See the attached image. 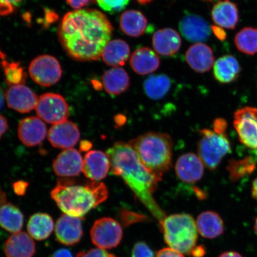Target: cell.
Wrapping results in <instances>:
<instances>
[{
	"mask_svg": "<svg viewBox=\"0 0 257 257\" xmlns=\"http://www.w3.org/2000/svg\"><path fill=\"white\" fill-rule=\"evenodd\" d=\"M133 257H154V252L147 244L143 242H137L134 245L133 253Z\"/></svg>",
	"mask_w": 257,
	"mask_h": 257,
	"instance_id": "d590c367",
	"label": "cell"
},
{
	"mask_svg": "<svg viewBox=\"0 0 257 257\" xmlns=\"http://www.w3.org/2000/svg\"><path fill=\"white\" fill-rule=\"evenodd\" d=\"M227 123L226 120L222 118H218L214 120L213 128L215 133L219 134H226Z\"/></svg>",
	"mask_w": 257,
	"mask_h": 257,
	"instance_id": "f35d334b",
	"label": "cell"
},
{
	"mask_svg": "<svg viewBox=\"0 0 257 257\" xmlns=\"http://www.w3.org/2000/svg\"><path fill=\"white\" fill-rule=\"evenodd\" d=\"M234 43L240 52L252 56L257 53V29L245 27L234 38Z\"/></svg>",
	"mask_w": 257,
	"mask_h": 257,
	"instance_id": "1f68e13d",
	"label": "cell"
},
{
	"mask_svg": "<svg viewBox=\"0 0 257 257\" xmlns=\"http://www.w3.org/2000/svg\"><path fill=\"white\" fill-rule=\"evenodd\" d=\"M119 28L121 32L128 37H139L147 31V19L140 11L128 10L121 15Z\"/></svg>",
	"mask_w": 257,
	"mask_h": 257,
	"instance_id": "d4e9b609",
	"label": "cell"
},
{
	"mask_svg": "<svg viewBox=\"0 0 257 257\" xmlns=\"http://www.w3.org/2000/svg\"><path fill=\"white\" fill-rule=\"evenodd\" d=\"M256 168V162L253 157L247 156L242 159L230 160L226 169L231 181L236 182L251 175Z\"/></svg>",
	"mask_w": 257,
	"mask_h": 257,
	"instance_id": "d6a6232c",
	"label": "cell"
},
{
	"mask_svg": "<svg viewBox=\"0 0 257 257\" xmlns=\"http://www.w3.org/2000/svg\"><path fill=\"white\" fill-rule=\"evenodd\" d=\"M9 108L22 113H27L36 108L38 98L30 88L23 84L14 85L5 94Z\"/></svg>",
	"mask_w": 257,
	"mask_h": 257,
	"instance_id": "5bb4252c",
	"label": "cell"
},
{
	"mask_svg": "<svg viewBox=\"0 0 257 257\" xmlns=\"http://www.w3.org/2000/svg\"><path fill=\"white\" fill-rule=\"evenodd\" d=\"M92 0H66L67 4L73 9L79 10L88 6Z\"/></svg>",
	"mask_w": 257,
	"mask_h": 257,
	"instance_id": "60d3db41",
	"label": "cell"
},
{
	"mask_svg": "<svg viewBox=\"0 0 257 257\" xmlns=\"http://www.w3.org/2000/svg\"><path fill=\"white\" fill-rule=\"evenodd\" d=\"M153 46L157 53L164 57H172L181 48V38L175 30L165 28L157 31L153 37Z\"/></svg>",
	"mask_w": 257,
	"mask_h": 257,
	"instance_id": "ffe728a7",
	"label": "cell"
},
{
	"mask_svg": "<svg viewBox=\"0 0 257 257\" xmlns=\"http://www.w3.org/2000/svg\"><path fill=\"white\" fill-rule=\"evenodd\" d=\"M72 181L59 180L51 192V198L64 214L82 218L107 200L108 192L103 183L91 181L77 185Z\"/></svg>",
	"mask_w": 257,
	"mask_h": 257,
	"instance_id": "3957f363",
	"label": "cell"
},
{
	"mask_svg": "<svg viewBox=\"0 0 257 257\" xmlns=\"http://www.w3.org/2000/svg\"><path fill=\"white\" fill-rule=\"evenodd\" d=\"M6 257H33L36 245L30 234L25 232L12 234L6 240L4 246Z\"/></svg>",
	"mask_w": 257,
	"mask_h": 257,
	"instance_id": "44dd1931",
	"label": "cell"
},
{
	"mask_svg": "<svg viewBox=\"0 0 257 257\" xmlns=\"http://www.w3.org/2000/svg\"><path fill=\"white\" fill-rule=\"evenodd\" d=\"M211 14L215 24L228 30H234L239 20L238 8L229 0L217 2L212 8Z\"/></svg>",
	"mask_w": 257,
	"mask_h": 257,
	"instance_id": "7402d4cb",
	"label": "cell"
},
{
	"mask_svg": "<svg viewBox=\"0 0 257 257\" xmlns=\"http://www.w3.org/2000/svg\"><path fill=\"white\" fill-rule=\"evenodd\" d=\"M160 60L158 56L148 47L138 48L132 54L130 64L134 71L140 75H146L159 69Z\"/></svg>",
	"mask_w": 257,
	"mask_h": 257,
	"instance_id": "603a6c76",
	"label": "cell"
},
{
	"mask_svg": "<svg viewBox=\"0 0 257 257\" xmlns=\"http://www.w3.org/2000/svg\"><path fill=\"white\" fill-rule=\"evenodd\" d=\"M179 28L182 36L192 43L207 41L212 32L208 22L195 14L185 15L180 21Z\"/></svg>",
	"mask_w": 257,
	"mask_h": 257,
	"instance_id": "4fadbf2b",
	"label": "cell"
},
{
	"mask_svg": "<svg viewBox=\"0 0 257 257\" xmlns=\"http://www.w3.org/2000/svg\"><path fill=\"white\" fill-rule=\"evenodd\" d=\"M82 218L62 214L55 226V235L58 242L66 246L79 243L83 234Z\"/></svg>",
	"mask_w": 257,
	"mask_h": 257,
	"instance_id": "8fae6325",
	"label": "cell"
},
{
	"mask_svg": "<svg viewBox=\"0 0 257 257\" xmlns=\"http://www.w3.org/2000/svg\"><path fill=\"white\" fill-rule=\"evenodd\" d=\"M4 93H3V89L1 88V86H0V110L3 108V105H4Z\"/></svg>",
	"mask_w": 257,
	"mask_h": 257,
	"instance_id": "681fc988",
	"label": "cell"
},
{
	"mask_svg": "<svg viewBox=\"0 0 257 257\" xmlns=\"http://www.w3.org/2000/svg\"><path fill=\"white\" fill-rule=\"evenodd\" d=\"M200 133L198 156L208 169H216L221 160L232 150L230 141L226 134H217L208 128H203Z\"/></svg>",
	"mask_w": 257,
	"mask_h": 257,
	"instance_id": "8992f818",
	"label": "cell"
},
{
	"mask_svg": "<svg viewBox=\"0 0 257 257\" xmlns=\"http://www.w3.org/2000/svg\"><path fill=\"white\" fill-rule=\"evenodd\" d=\"M54 229L53 218L46 213H38L32 215L27 224L29 234L32 238L37 240H44L48 238Z\"/></svg>",
	"mask_w": 257,
	"mask_h": 257,
	"instance_id": "f1b7e54d",
	"label": "cell"
},
{
	"mask_svg": "<svg viewBox=\"0 0 257 257\" xmlns=\"http://www.w3.org/2000/svg\"><path fill=\"white\" fill-rule=\"evenodd\" d=\"M205 253H206V250L203 245L196 246L192 250L190 255L194 257H204Z\"/></svg>",
	"mask_w": 257,
	"mask_h": 257,
	"instance_id": "ee69618b",
	"label": "cell"
},
{
	"mask_svg": "<svg viewBox=\"0 0 257 257\" xmlns=\"http://www.w3.org/2000/svg\"><path fill=\"white\" fill-rule=\"evenodd\" d=\"M105 91L112 96H118L126 91L130 86V77L121 67H113L102 76Z\"/></svg>",
	"mask_w": 257,
	"mask_h": 257,
	"instance_id": "484cf974",
	"label": "cell"
},
{
	"mask_svg": "<svg viewBox=\"0 0 257 257\" xmlns=\"http://www.w3.org/2000/svg\"><path fill=\"white\" fill-rule=\"evenodd\" d=\"M47 134L46 124L40 117L32 116L25 118L19 124V140L28 147L36 146L43 143Z\"/></svg>",
	"mask_w": 257,
	"mask_h": 257,
	"instance_id": "e0dca14e",
	"label": "cell"
},
{
	"mask_svg": "<svg viewBox=\"0 0 257 257\" xmlns=\"http://www.w3.org/2000/svg\"><path fill=\"white\" fill-rule=\"evenodd\" d=\"M112 28L103 13L95 9L75 10L64 16L58 37L67 54L80 62L100 59L111 39Z\"/></svg>",
	"mask_w": 257,
	"mask_h": 257,
	"instance_id": "6da1fadb",
	"label": "cell"
},
{
	"mask_svg": "<svg viewBox=\"0 0 257 257\" xmlns=\"http://www.w3.org/2000/svg\"><path fill=\"white\" fill-rule=\"evenodd\" d=\"M80 131L73 122L66 120L54 124L48 133V139L54 147L68 150L75 146L80 139Z\"/></svg>",
	"mask_w": 257,
	"mask_h": 257,
	"instance_id": "7c38bea8",
	"label": "cell"
},
{
	"mask_svg": "<svg viewBox=\"0 0 257 257\" xmlns=\"http://www.w3.org/2000/svg\"><path fill=\"white\" fill-rule=\"evenodd\" d=\"M37 113L48 123L56 124L67 120L69 108L65 99L54 93H46L38 98Z\"/></svg>",
	"mask_w": 257,
	"mask_h": 257,
	"instance_id": "9c48e42d",
	"label": "cell"
},
{
	"mask_svg": "<svg viewBox=\"0 0 257 257\" xmlns=\"http://www.w3.org/2000/svg\"><path fill=\"white\" fill-rule=\"evenodd\" d=\"M6 197L4 192H3L1 188H0V206L3 204L6 203Z\"/></svg>",
	"mask_w": 257,
	"mask_h": 257,
	"instance_id": "c3c4849f",
	"label": "cell"
},
{
	"mask_svg": "<svg viewBox=\"0 0 257 257\" xmlns=\"http://www.w3.org/2000/svg\"><path fill=\"white\" fill-rule=\"evenodd\" d=\"M233 118L240 142L249 149H257V108L247 106L238 109Z\"/></svg>",
	"mask_w": 257,
	"mask_h": 257,
	"instance_id": "30bf717a",
	"label": "cell"
},
{
	"mask_svg": "<svg viewBox=\"0 0 257 257\" xmlns=\"http://www.w3.org/2000/svg\"><path fill=\"white\" fill-rule=\"evenodd\" d=\"M251 192L252 198L257 201V178L252 183Z\"/></svg>",
	"mask_w": 257,
	"mask_h": 257,
	"instance_id": "7dc6e473",
	"label": "cell"
},
{
	"mask_svg": "<svg viewBox=\"0 0 257 257\" xmlns=\"http://www.w3.org/2000/svg\"><path fill=\"white\" fill-rule=\"evenodd\" d=\"M96 2L104 11L114 14L126 8L130 0H96Z\"/></svg>",
	"mask_w": 257,
	"mask_h": 257,
	"instance_id": "836d02e7",
	"label": "cell"
},
{
	"mask_svg": "<svg viewBox=\"0 0 257 257\" xmlns=\"http://www.w3.org/2000/svg\"><path fill=\"white\" fill-rule=\"evenodd\" d=\"M123 234L119 223L110 217L96 220L90 231L93 244L104 250L112 249L119 245Z\"/></svg>",
	"mask_w": 257,
	"mask_h": 257,
	"instance_id": "52a82bcc",
	"label": "cell"
},
{
	"mask_svg": "<svg viewBox=\"0 0 257 257\" xmlns=\"http://www.w3.org/2000/svg\"><path fill=\"white\" fill-rule=\"evenodd\" d=\"M76 257H117L112 253H108L104 249L92 248L87 251H80Z\"/></svg>",
	"mask_w": 257,
	"mask_h": 257,
	"instance_id": "8d00e7d4",
	"label": "cell"
},
{
	"mask_svg": "<svg viewBox=\"0 0 257 257\" xmlns=\"http://www.w3.org/2000/svg\"><path fill=\"white\" fill-rule=\"evenodd\" d=\"M5 71L9 82L14 85L21 84L22 79L24 78L22 69L16 64H5Z\"/></svg>",
	"mask_w": 257,
	"mask_h": 257,
	"instance_id": "e575fe53",
	"label": "cell"
},
{
	"mask_svg": "<svg viewBox=\"0 0 257 257\" xmlns=\"http://www.w3.org/2000/svg\"><path fill=\"white\" fill-rule=\"evenodd\" d=\"M9 128L8 122L6 118L0 115V140L3 135H4L6 132H7Z\"/></svg>",
	"mask_w": 257,
	"mask_h": 257,
	"instance_id": "f6af8a7d",
	"label": "cell"
},
{
	"mask_svg": "<svg viewBox=\"0 0 257 257\" xmlns=\"http://www.w3.org/2000/svg\"><path fill=\"white\" fill-rule=\"evenodd\" d=\"M112 175L121 177L148 210L159 221L166 218L165 212L153 197L154 192L161 181L148 169L128 143L118 142L108 149Z\"/></svg>",
	"mask_w": 257,
	"mask_h": 257,
	"instance_id": "7a4b0ae2",
	"label": "cell"
},
{
	"mask_svg": "<svg viewBox=\"0 0 257 257\" xmlns=\"http://www.w3.org/2000/svg\"><path fill=\"white\" fill-rule=\"evenodd\" d=\"M156 257H185L182 253L171 248H165L160 249L157 252Z\"/></svg>",
	"mask_w": 257,
	"mask_h": 257,
	"instance_id": "ab89813d",
	"label": "cell"
},
{
	"mask_svg": "<svg viewBox=\"0 0 257 257\" xmlns=\"http://www.w3.org/2000/svg\"><path fill=\"white\" fill-rule=\"evenodd\" d=\"M82 144L84 145V146H80V148H81V149H84L85 151L87 150L86 148H88V149H89L91 147V143L88 142V141H83Z\"/></svg>",
	"mask_w": 257,
	"mask_h": 257,
	"instance_id": "f907efd6",
	"label": "cell"
},
{
	"mask_svg": "<svg viewBox=\"0 0 257 257\" xmlns=\"http://www.w3.org/2000/svg\"><path fill=\"white\" fill-rule=\"evenodd\" d=\"M24 216L19 209L11 202L0 206V226L12 233L21 232L23 227Z\"/></svg>",
	"mask_w": 257,
	"mask_h": 257,
	"instance_id": "f546056e",
	"label": "cell"
},
{
	"mask_svg": "<svg viewBox=\"0 0 257 257\" xmlns=\"http://www.w3.org/2000/svg\"><path fill=\"white\" fill-rule=\"evenodd\" d=\"M165 242L170 248L182 254L190 255L198 240L194 218L188 214H175L166 217L160 224Z\"/></svg>",
	"mask_w": 257,
	"mask_h": 257,
	"instance_id": "5b68a950",
	"label": "cell"
},
{
	"mask_svg": "<svg viewBox=\"0 0 257 257\" xmlns=\"http://www.w3.org/2000/svg\"><path fill=\"white\" fill-rule=\"evenodd\" d=\"M253 228H254V230L257 235V216L255 218L254 225H253Z\"/></svg>",
	"mask_w": 257,
	"mask_h": 257,
	"instance_id": "f5cc1de1",
	"label": "cell"
},
{
	"mask_svg": "<svg viewBox=\"0 0 257 257\" xmlns=\"http://www.w3.org/2000/svg\"><path fill=\"white\" fill-rule=\"evenodd\" d=\"M136 1L141 5L146 6L152 2L153 0H136Z\"/></svg>",
	"mask_w": 257,
	"mask_h": 257,
	"instance_id": "816d5d0a",
	"label": "cell"
},
{
	"mask_svg": "<svg viewBox=\"0 0 257 257\" xmlns=\"http://www.w3.org/2000/svg\"><path fill=\"white\" fill-rule=\"evenodd\" d=\"M197 230L201 236L214 239L224 233V224L219 214L213 211L202 212L197 217Z\"/></svg>",
	"mask_w": 257,
	"mask_h": 257,
	"instance_id": "cb8c5ba5",
	"label": "cell"
},
{
	"mask_svg": "<svg viewBox=\"0 0 257 257\" xmlns=\"http://www.w3.org/2000/svg\"><path fill=\"white\" fill-rule=\"evenodd\" d=\"M110 170V160L101 151L92 150L83 159L82 172L86 178L93 181H100L107 176Z\"/></svg>",
	"mask_w": 257,
	"mask_h": 257,
	"instance_id": "2e32d148",
	"label": "cell"
},
{
	"mask_svg": "<svg viewBox=\"0 0 257 257\" xmlns=\"http://www.w3.org/2000/svg\"><path fill=\"white\" fill-rule=\"evenodd\" d=\"M50 257H73V256L70 250L62 248L56 250Z\"/></svg>",
	"mask_w": 257,
	"mask_h": 257,
	"instance_id": "7bdbcfd3",
	"label": "cell"
},
{
	"mask_svg": "<svg viewBox=\"0 0 257 257\" xmlns=\"http://www.w3.org/2000/svg\"><path fill=\"white\" fill-rule=\"evenodd\" d=\"M83 159L78 150H64L54 160L53 168L57 176L69 178L78 176L82 172Z\"/></svg>",
	"mask_w": 257,
	"mask_h": 257,
	"instance_id": "ac0fdd59",
	"label": "cell"
},
{
	"mask_svg": "<svg viewBox=\"0 0 257 257\" xmlns=\"http://www.w3.org/2000/svg\"><path fill=\"white\" fill-rule=\"evenodd\" d=\"M22 0H0V14L8 15L14 11V6Z\"/></svg>",
	"mask_w": 257,
	"mask_h": 257,
	"instance_id": "74e56055",
	"label": "cell"
},
{
	"mask_svg": "<svg viewBox=\"0 0 257 257\" xmlns=\"http://www.w3.org/2000/svg\"><path fill=\"white\" fill-rule=\"evenodd\" d=\"M211 28L212 32H213L218 40L223 41L226 39V34L222 28L218 27V26H211Z\"/></svg>",
	"mask_w": 257,
	"mask_h": 257,
	"instance_id": "b9f144b4",
	"label": "cell"
},
{
	"mask_svg": "<svg viewBox=\"0 0 257 257\" xmlns=\"http://www.w3.org/2000/svg\"><path fill=\"white\" fill-rule=\"evenodd\" d=\"M145 94L153 100H160L165 97L172 87V80L165 74L151 75L143 84Z\"/></svg>",
	"mask_w": 257,
	"mask_h": 257,
	"instance_id": "4dcf8cb0",
	"label": "cell"
},
{
	"mask_svg": "<svg viewBox=\"0 0 257 257\" xmlns=\"http://www.w3.org/2000/svg\"><path fill=\"white\" fill-rule=\"evenodd\" d=\"M175 172L181 181L194 184L200 181L204 173V165L198 156L192 153L183 154L176 163Z\"/></svg>",
	"mask_w": 257,
	"mask_h": 257,
	"instance_id": "9a60e30c",
	"label": "cell"
},
{
	"mask_svg": "<svg viewBox=\"0 0 257 257\" xmlns=\"http://www.w3.org/2000/svg\"><path fill=\"white\" fill-rule=\"evenodd\" d=\"M29 73L35 83L45 87L55 85L62 76L59 61L50 55H41L32 60Z\"/></svg>",
	"mask_w": 257,
	"mask_h": 257,
	"instance_id": "ba28073f",
	"label": "cell"
},
{
	"mask_svg": "<svg viewBox=\"0 0 257 257\" xmlns=\"http://www.w3.org/2000/svg\"><path fill=\"white\" fill-rule=\"evenodd\" d=\"M240 72V64L233 56L225 55L221 57L214 64V78L221 83H230L236 81Z\"/></svg>",
	"mask_w": 257,
	"mask_h": 257,
	"instance_id": "4316f807",
	"label": "cell"
},
{
	"mask_svg": "<svg viewBox=\"0 0 257 257\" xmlns=\"http://www.w3.org/2000/svg\"><path fill=\"white\" fill-rule=\"evenodd\" d=\"M205 1H210V0H205Z\"/></svg>",
	"mask_w": 257,
	"mask_h": 257,
	"instance_id": "db71d44e",
	"label": "cell"
},
{
	"mask_svg": "<svg viewBox=\"0 0 257 257\" xmlns=\"http://www.w3.org/2000/svg\"><path fill=\"white\" fill-rule=\"evenodd\" d=\"M218 257H243V256L239 252L233 251V250H230V251H226L221 253Z\"/></svg>",
	"mask_w": 257,
	"mask_h": 257,
	"instance_id": "bcb514c9",
	"label": "cell"
},
{
	"mask_svg": "<svg viewBox=\"0 0 257 257\" xmlns=\"http://www.w3.org/2000/svg\"><path fill=\"white\" fill-rule=\"evenodd\" d=\"M130 53V47L126 42L116 39L109 42L102 52L101 57L107 65L117 67L126 64Z\"/></svg>",
	"mask_w": 257,
	"mask_h": 257,
	"instance_id": "83f0119b",
	"label": "cell"
},
{
	"mask_svg": "<svg viewBox=\"0 0 257 257\" xmlns=\"http://www.w3.org/2000/svg\"><path fill=\"white\" fill-rule=\"evenodd\" d=\"M146 168L157 178L168 171L172 165L173 143L169 135L149 133L128 143Z\"/></svg>",
	"mask_w": 257,
	"mask_h": 257,
	"instance_id": "277c9868",
	"label": "cell"
},
{
	"mask_svg": "<svg viewBox=\"0 0 257 257\" xmlns=\"http://www.w3.org/2000/svg\"><path fill=\"white\" fill-rule=\"evenodd\" d=\"M186 62L196 72L204 73L211 70L214 64V56L211 48L202 43L193 44L186 51Z\"/></svg>",
	"mask_w": 257,
	"mask_h": 257,
	"instance_id": "d6986e66",
	"label": "cell"
}]
</instances>
